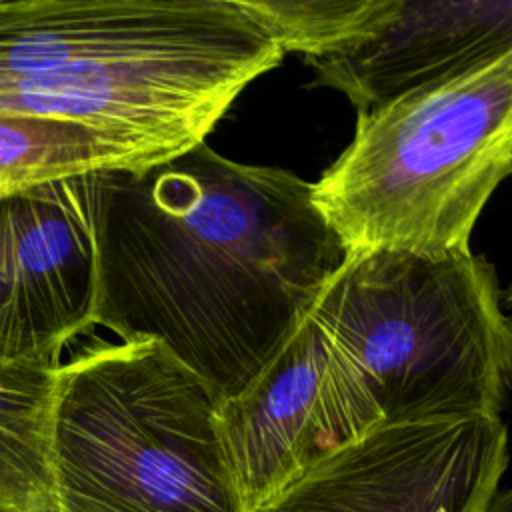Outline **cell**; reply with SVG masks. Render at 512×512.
Instances as JSON below:
<instances>
[{
    "label": "cell",
    "mask_w": 512,
    "mask_h": 512,
    "mask_svg": "<svg viewBox=\"0 0 512 512\" xmlns=\"http://www.w3.org/2000/svg\"><path fill=\"white\" fill-rule=\"evenodd\" d=\"M38 512H60L56 506H52V508H44V510H38Z\"/></svg>",
    "instance_id": "cell-13"
},
{
    "label": "cell",
    "mask_w": 512,
    "mask_h": 512,
    "mask_svg": "<svg viewBox=\"0 0 512 512\" xmlns=\"http://www.w3.org/2000/svg\"><path fill=\"white\" fill-rule=\"evenodd\" d=\"M322 344L308 310L264 370L218 406L246 512H258L322 456L316 404Z\"/></svg>",
    "instance_id": "cell-8"
},
{
    "label": "cell",
    "mask_w": 512,
    "mask_h": 512,
    "mask_svg": "<svg viewBox=\"0 0 512 512\" xmlns=\"http://www.w3.org/2000/svg\"><path fill=\"white\" fill-rule=\"evenodd\" d=\"M4 192H8V190H4V188L0 186V194H4ZM10 192H12V190H10Z\"/></svg>",
    "instance_id": "cell-15"
},
{
    "label": "cell",
    "mask_w": 512,
    "mask_h": 512,
    "mask_svg": "<svg viewBox=\"0 0 512 512\" xmlns=\"http://www.w3.org/2000/svg\"><path fill=\"white\" fill-rule=\"evenodd\" d=\"M58 366L0 364V506H54L52 410Z\"/></svg>",
    "instance_id": "cell-9"
},
{
    "label": "cell",
    "mask_w": 512,
    "mask_h": 512,
    "mask_svg": "<svg viewBox=\"0 0 512 512\" xmlns=\"http://www.w3.org/2000/svg\"><path fill=\"white\" fill-rule=\"evenodd\" d=\"M484 512H512V494L510 490H498Z\"/></svg>",
    "instance_id": "cell-12"
},
{
    "label": "cell",
    "mask_w": 512,
    "mask_h": 512,
    "mask_svg": "<svg viewBox=\"0 0 512 512\" xmlns=\"http://www.w3.org/2000/svg\"><path fill=\"white\" fill-rule=\"evenodd\" d=\"M96 302L92 174L0 194V364L60 366Z\"/></svg>",
    "instance_id": "cell-6"
},
{
    "label": "cell",
    "mask_w": 512,
    "mask_h": 512,
    "mask_svg": "<svg viewBox=\"0 0 512 512\" xmlns=\"http://www.w3.org/2000/svg\"><path fill=\"white\" fill-rule=\"evenodd\" d=\"M504 50H512L510 0H396L368 36L306 64L318 84L370 112Z\"/></svg>",
    "instance_id": "cell-7"
},
{
    "label": "cell",
    "mask_w": 512,
    "mask_h": 512,
    "mask_svg": "<svg viewBox=\"0 0 512 512\" xmlns=\"http://www.w3.org/2000/svg\"><path fill=\"white\" fill-rule=\"evenodd\" d=\"M512 166V50L486 56L370 112L312 182V204L344 254L424 258L470 248Z\"/></svg>",
    "instance_id": "cell-3"
},
{
    "label": "cell",
    "mask_w": 512,
    "mask_h": 512,
    "mask_svg": "<svg viewBox=\"0 0 512 512\" xmlns=\"http://www.w3.org/2000/svg\"><path fill=\"white\" fill-rule=\"evenodd\" d=\"M220 398L154 340L92 342L56 372L52 484L60 512H246Z\"/></svg>",
    "instance_id": "cell-4"
},
{
    "label": "cell",
    "mask_w": 512,
    "mask_h": 512,
    "mask_svg": "<svg viewBox=\"0 0 512 512\" xmlns=\"http://www.w3.org/2000/svg\"><path fill=\"white\" fill-rule=\"evenodd\" d=\"M142 168L128 148L88 126L0 114V186L8 192L104 170Z\"/></svg>",
    "instance_id": "cell-10"
},
{
    "label": "cell",
    "mask_w": 512,
    "mask_h": 512,
    "mask_svg": "<svg viewBox=\"0 0 512 512\" xmlns=\"http://www.w3.org/2000/svg\"><path fill=\"white\" fill-rule=\"evenodd\" d=\"M282 52L330 56L368 36L396 0H242Z\"/></svg>",
    "instance_id": "cell-11"
},
{
    "label": "cell",
    "mask_w": 512,
    "mask_h": 512,
    "mask_svg": "<svg viewBox=\"0 0 512 512\" xmlns=\"http://www.w3.org/2000/svg\"><path fill=\"white\" fill-rule=\"evenodd\" d=\"M508 466L502 416L378 424L258 512H484Z\"/></svg>",
    "instance_id": "cell-5"
},
{
    "label": "cell",
    "mask_w": 512,
    "mask_h": 512,
    "mask_svg": "<svg viewBox=\"0 0 512 512\" xmlns=\"http://www.w3.org/2000/svg\"><path fill=\"white\" fill-rule=\"evenodd\" d=\"M0 512H14L12 508H6V506H0Z\"/></svg>",
    "instance_id": "cell-14"
},
{
    "label": "cell",
    "mask_w": 512,
    "mask_h": 512,
    "mask_svg": "<svg viewBox=\"0 0 512 512\" xmlns=\"http://www.w3.org/2000/svg\"><path fill=\"white\" fill-rule=\"evenodd\" d=\"M94 326L154 340L222 400L272 360L344 258L312 182L206 142L92 174Z\"/></svg>",
    "instance_id": "cell-1"
},
{
    "label": "cell",
    "mask_w": 512,
    "mask_h": 512,
    "mask_svg": "<svg viewBox=\"0 0 512 512\" xmlns=\"http://www.w3.org/2000/svg\"><path fill=\"white\" fill-rule=\"evenodd\" d=\"M308 314L322 344V456L378 424L502 416L512 328L496 270L470 248L348 252Z\"/></svg>",
    "instance_id": "cell-2"
}]
</instances>
